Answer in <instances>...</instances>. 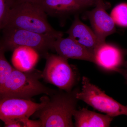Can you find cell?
Masks as SVG:
<instances>
[{
  "label": "cell",
  "mask_w": 127,
  "mask_h": 127,
  "mask_svg": "<svg viewBox=\"0 0 127 127\" xmlns=\"http://www.w3.org/2000/svg\"><path fill=\"white\" fill-rule=\"evenodd\" d=\"M66 33L68 37L86 48L94 55L97 48L104 43L99 40L94 32L80 20L78 15L75 16L72 25Z\"/></svg>",
  "instance_id": "cell-11"
},
{
  "label": "cell",
  "mask_w": 127,
  "mask_h": 127,
  "mask_svg": "<svg viewBox=\"0 0 127 127\" xmlns=\"http://www.w3.org/2000/svg\"><path fill=\"white\" fill-rule=\"evenodd\" d=\"M6 127H41L40 120H33L29 118H15L4 122Z\"/></svg>",
  "instance_id": "cell-18"
},
{
  "label": "cell",
  "mask_w": 127,
  "mask_h": 127,
  "mask_svg": "<svg viewBox=\"0 0 127 127\" xmlns=\"http://www.w3.org/2000/svg\"><path fill=\"white\" fill-rule=\"evenodd\" d=\"M73 116L75 127H110L112 117L100 114L83 108L76 110Z\"/></svg>",
  "instance_id": "cell-13"
},
{
  "label": "cell",
  "mask_w": 127,
  "mask_h": 127,
  "mask_svg": "<svg viewBox=\"0 0 127 127\" xmlns=\"http://www.w3.org/2000/svg\"><path fill=\"white\" fill-rule=\"evenodd\" d=\"M47 15L34 2L17 3L12 9L5 27L19 28L50 35L57 39L63 37V32L55 30L48 22Z\"/></svg>",
  "instance_id": "cell-3"
},
{
  "label": "cell",
  "mask_w": 127,
  "mask_h": 127,
  "mask_svg": "<svg viewBox=\"0 0 127 127\" xmlns=\"http://www.w3.org/2000/svg\"><path fill=\"white\" fill-rule=\"evenodd\" d=\"M107 6L103 0H98L95 8L88 13L93 31L103 43L107 36L116 31L115 23L106 11Z\"/></svg>",
  "instance_id": "cell-8"
},
{
  "label": "cell",
  "mask_w": 127,
  "mask_h": 127,
  "mask_svg": "<svg viewBox=\"0 0 127 127\" xmlns=\"http://www.w3.org/2000/svg\"><path fill=\"white\" fill-rule=\"evenodd\" d=\"M78 92L56 91L47 96L45 104L34 113L40 120L41 127H75L72 117L77 109Z\"/></svg>",
  "instance_id": "cell-1"
},
{
  "label": "cell",
  "mask_w": 127,
  "mask_h": 127,
  "mask_svg": "<svg viewBox=\"0 0 127 127\" xmlns=\"http://www.w3.org/2000/svg\"><path fill=\"white\" fill-rule=\"evenodd\" d=\"M11 62L14 67L23 72L34 68L39 58V53L32 48L20 46L13 51Z\"/></svg>",
  "instance_id": "cell-14"
},
{
  "label": "cell",
  "mask_w": 127,
  "mask_h": 127,
  "mask_svg": "<svg viewBox=\"0 0 127 127\" xmlns=\"http://www.w3.org/2000/svg\"><path fill=\"white\" fill-rule=\"evenodd\" d=\"M2 30L0 47L5 52L13 51L18 47L27 46L45 57L49 50H55L54 44L57 38L52 36L7 27Z\"/></svg>",
  "instance_id": "cell-4"
},
{
  "label": "cell",
  "mask_w": 127,
  "mask_h": 127,
  "mask_svg": "<svg viewBox=\"0 0 127 127\" xmlns=\"http://www.w3.org/2000/svg\"><path fill=\"white\" fill-rule=\"evenodd\" d=\"M47 96L41 98L37 103L31 100L10 98L0 99V119L3 122L15 118H29L44 106Z\"/></svg>",
  "instance_id": "cell-7"
},
{
  "label": "cell",
  "mask_w": 127,
  "mask_h": 127,
  "mask_svg": "<svg viewBox=\"0 0 127 127\" xmlns=\"http://www.w3.org/2000/svg\"><path fill=\"white\" fill-rule=\"evenodd\" d=\"M95 63L109 70L122 73L120 67L123 64L122 52L118 48L106 42L100 45L94 53Z\"/></svg>",
  "instance_id": "cell-10"
},
{
  "label": "cell",
  "mask_w": 127,
  "mask_h": 127,
  "mask_svg": "<svg viewBox=\"0 0 127 127\" xmlns=\"http://www.w3.org/2000/svg\"><path fill=\"white\" fill-rule=\"evenodd\" d=\"M54 48L58 55L67 60L78 59L95 63L94 54L69 37L57 39Z\"/></svg>",
  "instance_id": "cell-9"
},
{
  "label": "cell",
  "mask_w": 127,
  "mask_h": 127,
  "mask_svg": "<svg viewBox=\"0 0 127 127\" xmlns=\"http://www.w3.org/2000/svg\"><path fill=\"white\" fill-rule=\"evenodd\" d=\"M83 7L95 5L96 4L98 0H77Z\"/></svg>",
  "instance_id": "cell-19"
},
{
  "label": "cell",
  "mask_w": 127,
  "mask_h": 127,
  "mask_svg": "<svg viewBox=\"0 0 127 127\" xmlns=\"http://www.w3.org/2000/svg\"><path fill=\"white\" fill-rule=\"evenodd\" d=\"M16 0L17 4V3L25 2H33L35 0Z\"/></svg>",
  "instance_id": "cell-20"
},
{
  "label": "cell",
  "mask_w": 127,
  "mask_h": 127,
  "mask_svg": "<svg viewBox=\"0 0 127 127\" xmlns=\"http://www.w3.org/2000/svg\"><path fill=\"white\" fill-rule=\"evenodd\" d=\"M82 88L76 97L78 100L86 102L94 108L111 117L124 115L127 116V106H125L110 97L95 85L88 78L83 77Z\"/></svg>",
  "instance_id": "cell-5"
},
{
  "label": "cell",
  "mask_w": 127,
  "mask_h": 127,
  "mask_svg": "<svg viewBox=\"0 0 127 127\" xmlns=\"http://www.w3.org/2000/svg\"><path fill=\"white\" fill-rule=\"evenodd\" d=\"M16 4V0H0V28L1 30L5 26L9 14Z\"/></svg>",
  "instance_id": "cell-17"
},
{
  "label": "cell",
  "mask_w": 127,
  "mask_h": 127,
  "mask_svg": "<svg viewBox=\"0 0 127 127\" xmlns=\"http://www.w3.org/2000/svg\"><path fill=\"white\" fill-rule=\"evenodd\" d=\"M42 73L34 68L23 72L15 68L8 80L0 87V98L31 100L40 94L52 95L56 91L47 87L40 81L42 78Z\"/></svg>",
  "instance_id": "cell-2"
},
{
  "label": "cell",
  "mask_w": 127,
  "mask_h": 127,
  "mask_svg": "<svg viewBox=\"0 0 127 127\" xmlns=\"http://www.w3.org/2000/svg\"><path fill=\"white\" fill-rule=\"evenodd\" d=\"M111 16L115 24L122 27H127V3H122L114 7Z\"/></svg>",
  "instance_id": "cell-15"
},
{
  "label": "cell",
  "mask_w": 127,
  "mask_h": 127,
  "mask_svg": "<svg viewBox=\"0 0 127 127\" xmlns=\"http://www.w3.org/2000/svg\"><path fill=\"white\" fill-rule=\"evenodd\" d=\"M33 2L47 15L58 18L77 13L84 8L77 0H35Z\"/></svg>",
  "instance_id": "cell-12"
},
{
  "label": "cell",
  "mask_w": 127,
  "mask_h": 127,
  "mask_svg": "<svg viewBox=\"0 0 127 127\" xmlns=\"http://www.w3.org/2000/svg\"><path fill=\"white\" fill-rule=\"evenodd\" d=\"M44 57L46 63L42 73V78L60 90L66 92L72 91L76 83L77 75L68 64L67 59L58 55L49 53Z\"/></svg>",
  "instance_id": "cell-6"
},
{
  "label": "cell",
  "mask_w": 127,
  "mask_h": 127,
  "mask_svg": "<svg viewBox=\"0 0 127 127\" xmlns=\"http://www.w3.org/2000/svg\"><path fill=\"white\" fill-rule=\"evenodd\" d=\"M5 52L3 48L0 47V87L5 83L15 68L6 60Z\"/></svg>",
  "instance_id": "cell-16"
},
{
  "label": "cell",
  "mask_w": 127,
  "mask_h": 127,
  "mask_svg": "<svg viewBox=\"0 0 127 127\" xmlns=\"http://www.w3.org/2000/svg\"></svg>",
  "instance_id": "cell-21"
}]
</instances>
